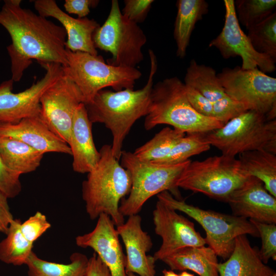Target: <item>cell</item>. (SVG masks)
<instances>
[{"label": "cell", "mask_w": 276, "mask_h": 276, "mask_svg": "<svg viewBox=\"0 0 276 276\" xmlns=\"http://www.w3.org/2000/svg\"><path fill=\"white\" fill-rule=\"evenodd\" d=\"M20 0H6L0 10V25L8 31L12 43L7 49L10 57L11 79L19 81L24 71L35 59L40 64L53 62L67 65L62 26L29 9L22 8Z\"/></svg>", "instance_id": "6da1fadb"}, {"label": "cell", "mask_w": 276, "mask_h": 276, "mask_svg": "<svg viewBox=\"0 0 276 276\" xmlns=\"http://www.w3.org/2000/svg\"><path fill=\"white\" fill-rule=\"evenodd\" d=\"M148 52L150 70L148 81L143 88L119 91L104 89L98 92L90 103L85 104L92 124H103L110 130L112 153L119 161L123 151L124 141L132 126L148 112L153 78L157 68L154 53L151 50Z\"/></svg>", "instance_id": "7a4b0ae2"}, {"label": "cell", "mask_w": 276, "mask_h": 276, "mask_svg": "<svg viewBox=\"0 0 276 276\" xmlns=\"http://www.w3.org/2000/svg\"><path fill=\"white\" fill-rule=\"evenodd\" d=\"M99 152L97 164L87 173L82 183V198L90 219L95 220L105 214L117 226L125 222L119 206L130 192L131 177L129 171L113 156L111 145H103Z\"/></svg>", "instance_id": "3957f363"}, {"label": "cell", "mask_w": 276, "mask_h": 276, "mask_svg": "<svg viewBox=\"0 0 276 276\" xmlns=\"http://www.w3.org/2000/svg\"><path fill=\"white\" fill-rule=\"evenodd\" d=\"M161 124L185 133H205L224 125L213 118L198 113L188 99L186 86L177 77L166 78L153 85L144 127L151 130Z\"/></svg>", "instance_id": "277c9868"}, {"label": "cell", "mask_w": 276, "mask_h": 276, "mask_svg": "<svg viewBox=\"0 0 276 276\" xmlns=\"http://www.w3.org/2000/svg\"><path fill=\"white\" fill-rule=\"evenodd\" d=\"M207 142L222 154L236 157L242 153L264 150L276 154V120L248 110L221 127L204 133Z\"/></svg>", "instance_id": "5b68a950"}, {"label": "cell", "mask_w": 276, "mask_h": 276, "mask_svg": "<svg viewBox=\"0 0 276 276\" xmlns=\"http://www.w3.org/2000/svg\"><path fill=\"white\" fill-rule=\"evenodd\" d=\"M121 166L131 177V187L127 198L120 204L119 211L124 216L138 214L151 197L164 191H170L178 199L176 182L190 159L175 165H162L143 162L132 152L122 151Z\"/></svg>", "instance_id": "8992f818"}, {"label": "cell", "mask_w": 276, "mask_h": 276, "mask_svg": "<svg viewBox=\"0 0 276 276\" xmlns=\"http://www.w3.org/2000/svg\"><path fill=\"white\" fill-rule=\"evenodd\" d=\"M67 75L79 88L84 104L90 103L98 92L110 87L114 91L133 89L142 73L135 67L114 66L107 64L103 57L66 49Z\"/></svg>", "instance_id": "52a82bcc"}, {"label": "cell", "mask_w": 276, "mask_h": 276, "mask_svg": "<svg viewBox=\"0 0 276 276\" xmlns=\"http://www.w3.org/2000/svg\"><path fill=\"white\" fill-rule=\"evenodd\" d=\"M250 176L236 157L221 154L203 160L190 161L179 177L176 186L226 202L231 193Z\"/></svg>", "instance_id": "ba28073f"}, {"label": "cell", "mask_w": 276, "mask_h": 276, "mask_svg": "<svg viewBox=\"0 0 276 276\" xmlns=\"http://www.w3.org/2000/svg\"><path fill=\"white\" fill-rule=\"evenodd\" d=\"M157 197L166 205L196 221L205 232L206 244L217 257L224 260L232 252L238 236L249 235L259 237L254 224L246 218L202 209L176 199L167 191L158 194Z\"/></svg>", "instance_id": "9c48e42d"}, {"label": "cell", "mask_w": 276, "mask_h": 276, "mask_svg": "<svg viewBox=\"0 0 276 276\" xmlns=\"http://www.w3.org/2000/svg\"><path fill=\"white\" fill-rule=\"evenodd\" d=\"M95 48L111 54L106 63L114 66L135 67L144 59L143 47L147 37L138 24L121 12L117 0H112L104 23L94 33Z\"/></svg>", "instance_id": "30bf717a"}, {"label": "cell", "mask_w": 276, "mask_h": 276, "mask_svg": "<svg viewBox=\"0 0 276 276\" xmlns=\"http://www.w3.org/2000/svg\"><path fill=\"white\" fill-rule=\"evenodd\" d=\"M217 77L231 99L243 104L247 110L263 113L270 120L275 119V78L258 68L243 70L239 66L224 68Z\"/></svg>", "instance_id": "8fae6325"}, {"label": "cell", "mask_w": 276, "mask_h": 276, "mask_svg": "<svg viewBox=\"0 0 276 276\" xmlns=\"http://www.w3.org/2000/svg\"><path fill=\"white\" fill-rule=\"evenodd\" d=\"M40 64L45 69V75L22 91L12 92L14 81L11 79L0 84V124H15L40 115L41 96L63 74V67L53 62Z\"/></svg>", "instance_id": "7c38bea8"}, {"label": "cell", "mask_w": 276, "mask_h": 276, "mask_svg": "<svg viewBox=\"0 0 276 276\" xmlns=\"http://www.w3.org/2000/svg\"><path fill=\"white\" fill-rule=\"evenodd\" d=\"M82 103L79 88L64 72L41 96V119L51 131L67 144L75 112Z\"/></svg>", "instance_id": "4fadbf2b"}, {"label": "cell", "mask_w": 276, "mask_h": 276, "mask_svg": "<svg viewBox=\"0 0 276 276\" xmlns=\"http://www.w3.org/2000/svg\"><path fill=\"white\" fill-rule=\"evenodd\" d=\"M225 21L220 34L209 44L217 48L225 59L239 56L243 70L259 68L263 72L275 70L274 61L267 55L257 52L240 26L235 7V1L224 0Z\"/></svg>", "instance_id": "5bb4252c"}, {"label": "cell", "mask_w": 276, "mask_h": 276, "mask_svg": "<svg viewBox=\"0 0 276 276\" xmlns=\"http://www.w3.org/2000/svg\"><path fill=\"white\" fill-rule=\"evenodd\" d=\"M153 222L155 233L162 240L160 247L153 256L156 261L182 248L206 244L205 238L196 231L193 222L158 200L153 211Z\"/></svg>", "instance_id": "9a60e30c"}, {"label": "cell", "mask_w": 276, "mask_h": 276, "mask_svg": "<svg viewBox=\"0 0 276 276\" xmlns=\"http://www.w3.org/2000/svg\"><path fill=\"white\" fill-rule=\"evenodd\" d=\"M226 202L233 215L259 222L276 224V198L259 179L250 176L233 192Z\"/></svg>", "instance_id": "2e32d148"}, {"label": "cell", "mask_w": 276, "mask_h": 276, "mask_svg": "<svg viewBox=\"0 0 276 276\" xmlns=\"http://www.w3.org/2000/svg\"><path fill=\"white\" fill-rule=\"evenodd\" d=\"M97 219L93 231L76 237V245L82 248L93 249L107 267L112 276H127L125 270L126 256L116 225L106 214H102Z\"/></svg>", "instance_id": "e0dca14e"}, {"label": "cell", "mask_w": 276, "mask_h": 276, "mask_svg": "<svg viewBox=\"0 0 276 276\" xmlns=\"http://www.w3.org/2000/svg\"><path fill=\"white\" fill-rule=\"evenodd\" d=\"M141 222L139 215H132L116 227L126 249V272L139 276H155L156 261L153 256L147 255L153 245L152 239L142 229Z\"/></svg>", "instance_id": "ac0fdd59"}, {"label": "cell", "mask_w": 276, "mask_h": 276, "mask_svg": "<svg viewBox=\"0 0 276 276\" xmlns=\"http://www.w3.org/2000/svg\"><path fill=\"white\" fill-rule=\"evenodd\" d=\"M34 8L39 15L58 20L64 29L67 36L65 48L70 51L98 55L93 36L99 24L94 19L75 18L62 10L54 0H36Z\"/></svg>", "instance_id": "d6986e66"}, {"label": "cell", "mask_w": 276, "mask_h": 276, "mask_svg": "<svg viewBox=\"0 0 276 276\" xmlns=\"http://www.w3.org/2000/svg\"><path fill=\"white\" fill-rule=\"evenodd\" d=\"M0 137L19 140L43 154L57 152L71 155L68 144L50 130L40 115L15 124H0Z\"/></svg>", "instance_id": "ffe728a7"}, {"label": "cell", "mask_w": 276, "mask_h": 276, "mask_svg": "<svg viewBox=\"0 0 276 276\" xmlns=\"http://www.w3.org/2000/svg\"><path fill=\"white\" fill-rule=\"evenodd\" d=\"M89 120L85 104L81 103L75 112L68 145L73 158V170L88 173L97 164L100 152L94 144Z\"/></svg>", "instance_id": "44dd1931"}, {"label": "cell", "mask_w": 276, "mask_h": 276, "mask_svg": "<svg viewBox=\"0 0 276 276\" xmlns=\"http://www.w3.org/2000/svg\"><path fill=\"white\" fill-rule=\"evenodd\" d=\"M246 236H238L229 257L218 263L219 276H272L275 273L262 261L259 250L251 246Z\"/></svg>", "instance_id": "7402d4cb"}, {"label": "cell", "mask_w": 276, "mask_h": 276, "mask_svg": "<svg viewBox=\"0 0 276 276\" xmlns=\"http://www.w3.org/2000/svg\"><path fill=\"white\" fill-rule=\"evenodd\" d=\"M172 270H191L199 276H219L217 256L210 247H187L161 260Z\"/></svg>", "instance_id": "603a6c76"}, {"label": "cell", "mask_w": 276, "mask_h": 276, "mask_svg": "<svg viewBox=\"0 0 276 276\" xmlns=\"http://www.w3.org/2000/svg\"><path fill=\"white\" fill-rule=\"evenodd\" d=\"M176 6L174 38L177 45L176 55L183 58L195 24L208 12L209 5L204 0H178Z\"/></svg>", "instance_id": "cb8c5ba5"}, {"label": "cell", "mask_w": 276, "mask_h": 276, "mask_svg": "<svg viewBox=\"0 0 276 276\" xmlns=\"http://www.w3.org/2000/svg\"><path fill=\"white\" fill-rule=\"evenodd\" d=\"M0 155L9 169L21 175L35 171L43 154L19 140L0 137Z\"/></svg>", "instance_id": "d4e9b609"}, {"label": "cell", "mask_w": 276, "mask_h": 276, "mask_svg": "<svg viewBox=\"0 0 276 276\" xmlns=\"http://www.w3.org/2000/svg\"><path fill=\"white\" fill-rule=\"evenodd\" d=\"M238 160L249 176L260 180L265 189L276 198V154L264 150L242 153Z\"/></svg>", "instance_id": "484cf974"}, {"label": "cell", "mask_w": 276, "mask_h": 276, "mask_svg": "<svg viewBox=\"0 0 276 276\" xmlns=\"http://www.w3.org/2000/svg\"><path fill=\"white\" fill-rule=\"evenodd\" d=\"M184 84L197 90L205 97L212 105L227 98L215 70L203 64H198L191 60L187 70Z\"/></svg>", "instance_id": "4316f807"}, {"label": "cell", "mask_w": 276, "mask_h": 276, "mask_svg": "<svg viewBox=\"0 0 276 276\" xmlns=\"http://www.w3.org/2000/svg\"><path fill=\"white\" fill-rule=\"evenodd\" d=\"M70 263L61 264L39 258L32 251L26 265L29 276H85L88 259L80 252L70 256Z\"/></svg>", "instance_id": "83f0119b"}, {"label": "cell", "mask_w": 276, "mask_h": 276, "mask_svg": "<svg viewBox=\"0 0 276 276\" xmlns=\"http://www.w3.org/2000/svg\"><path fill=\"white\" fill-rule=\"evenodd\" d=\"M21 222L14 219L6 233V237L0 242V260L14 266L26 265L32 251L33 244L22 235Z\"/></svg>", "instance_id": "f1b7e54d"}, {"label": "cell", "mask_w": 276, "mask_h": 276, "mask_svg": "<svg viewBox=\"0 0 276 276\" xmlns=\"http://www.w3.org/2000/svg\"><path fill=\"white\" fill-rule=\"evenodd\" d=\"M185 135L186 133L180 130L166 127L150 140L136 149L133 153L142 161L155 163L167 156Z\"/></svg>", "instance_id": "f546056e"}, {"label": "cell", "mask_w": 276, "mask_h": 276, "mask_svg": "<svg viewBox=\"0 0 276 276\" xmlns=\"http://www.w3.org/2000/svg\"><path fill=\"white\" fill-rule=\"evenodd\" d=\"M249 38L254 48L276 61V12L248 29Z\"/></svg>", "instance_id": "4dcf8cb0"}, {"label": "cell", "mask_w": 276, "mask_h": 276, "mask_svg": "<svg viewBox=\"0 0 276 276\" xmlns=\"http://www.w3.org/2000/svg\"><path fill=\"white\" fill-rule=\"evenodd\" d=\"M210 148L204 133L187 134L173 147L167 156L154 164L175 165L183 163L192 156L208 151Z\"/></svg>", "instance_id": "1f68e13d"}, {"label": "cell", "mask_w": 276, "mask_h": 276, "mask_svg": "<svg viewBox=\"0 0 276 276\" xmlns=\"http://www.w3.org/2000/svg\"><path fill=\"white\" fill-rule=\"evenodd\" d=\"M235 7L239 22L248 30L275 12L276 1L237 0Z\"/></svg>", "instance_id": "d6a6232c"}, {"label": "cell", "mask_w": 276, "mask_h": 276, "mask_svg": "<svg viewBox=\"0 0 276 276\" xmlns=\"http://www.w3.org/2000/svg\"><path fill=\"white\" fill-rule=\"evenodd\" d=\"M255 226L262 240L259 250L262 261L266 264L270 259L276 260V225L249 220Z\"/></svg>", "instance_id": "836d02e7"}, {"label": "cell", "mask_w": 276, "mask_h": 276, "mask_svg": "<svg viewBox=\"0 0 276 276\" xmlns=\"http://www.w3.org/2000/svg\"><path fill=\"white\" fill-rule=\"evenodd\" d=\"M51 227V223L43 214L37 212L20 225V230L24 237L33 243Z\"/></svg>", "instance_id": "e575fe53"}, {"label": "cell", "mask_w": 276, "mask_h": 276, "mask_svg": "<svg viewBox=\"0 0 276 276\" xmlns=\"http://www.w3.org/2000/svg\"><path fill=\"white\" fill-rule=\"evenodd\" d=\"M20 176L5 165L0 155V192L8 198L18 195L22 188Z\"/></svg>", "instance_id": "d590c367"}, {"label": "cell", "mask_w": 276, "mask_h": 276, "mask_svg": "<svg viewBox=\"0 0 276 276\" xmlns=\"http://www.w3.org/2000/svg\"><path fill=\"white\" fill-rule=\"evenodd\" d=\"M153 0H125L122 14L128 19L138 24L146 19Z\"/></svg>", "instance_id": "8d00e7d4"}, {"label": "cell", "mask_w": 276, "mask_h": 276, "mask_svg": "<svg viewBox=\"0 0 276 276\" xmlns=\"http://www.w3.org/2000/svg\"><path fill=\"white\" fill-rule=\"evenodd\" d=\"M185 86L188 99L192 107L203 116L214 118L211 102L196 89L188 86Z\"/></svg>", "instance_id": "74e56055"}, {"label": "cell", "mask_w": 276, "mask_h": 276, "mask_svg": "<svg viewBox=\"0 0 276 276\" xmlns=\"http://www.w3.org/2000/svg\"><path fill=\"white\" fill-rule=\"evenodd\" d=\"M97 0H65L64 7L69 14L77 15L78 18H84L90 13V8L97 6Z\"/></svg>", "instance_id": "f35d334b"}, {"label": "cell", "mask_w": 276, "mask_h": 276, "mask_svg": "<svg viewBox=\"0 0 276 276\" xmlns=\"http://www.w3.org/2000/svg\"><path fill=\"white\" fill-rule=\"evenodd\" d=\"M85 276H112L110 271L94 252L88 259Z\"/></svg>", "instance_id": "ab89813d"}, {"label": "cell", "mask_w": 276, "mask_h": 276, "mask_svg": "<svg viewBox=\"0 0 276 276\" xmlns=\"http://www.w3.org/2000/svg\"><path fill=\"white\" fill-rule=\"evenodd\" d=\"M8 198L0 192V232L6 234L14 219L8 205Z\"/></svg>", "instance_id": "60d3db41"}, {"label": "cell", "mask_w": 276, "mask_h": 276, "mask_svg": "<svg viewBox=\"0 0 276 276\" xmlns=\"http://www.w3.org/2000/svg\"><path fill=\"white\" fill-rule=\"evenodd\" d=\"M162 272L164 276H179V274H177L172 270L164 269Z\"/></svg>", "instance_id": "b9f144b4"}, {"label": "cell", "mask_w": 276, "mask_h": 276, "mask_svg": "<svg viewBox=\"0 0 276 276\" xmlns=\"http://www.w3.org/2000/svg\"><path fill=\"white\" fill-rule=\"evenodd\" d=\"M179 276H194V274L190 273L186 270L182 271Z\"/></svg>", "instance_id": "7bdbcfd3"}, {"label": "cell", "mask_w": 276, "mask_h": 276, "mask_svg": "<svg viewBox=\"0 0 276 276\" xmlns=\"http://www.w3.org/2000/svg\"><path fill=\"white\" fill-rule=\"evenodd\" d=\"M127 276H137L136 274L133 273H132V272H128L127 273Z\"/></svg>", "instance_id": "ee69618b"}, {"label": "cell", "mask_w": 276, "mask_h": 276, "mask_svg": "<svg viewBox=\"0 0 276 276\" xmlns=\"http://www.w3.org/2000/svg\"><path fill=\"white\" fill-rule=\"evenodd\" d=\"M272 276H276V273L273 274Z\"/></svg>", "instance_id": "f6af8a7d"}]
</instances>
